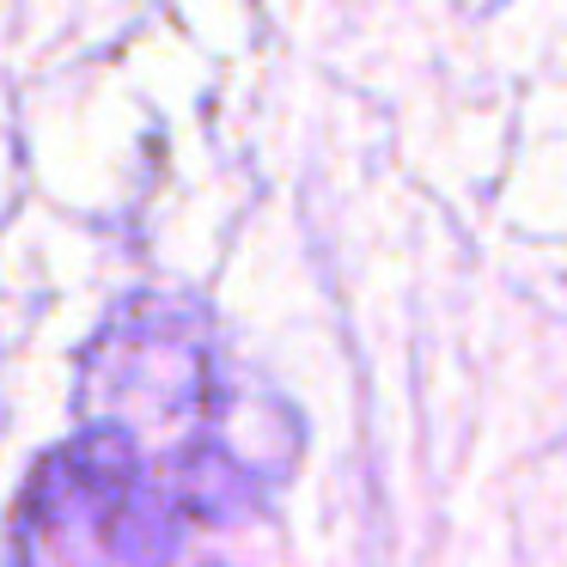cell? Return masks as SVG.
<instances>
[{"mask_svg":"<svg viewBox=\"0 0 567 567\" xmlns=\"http://www.w3.org/2000/svg\"><path fill=\"white\" fill-rule=\"evenodd\" d=\"M86 415L147 464L184 513L250 506L293 457L287 415L226 360L202 311L135 299L86 360Z\"/></svg>","mask_w":567,"mask_h":567,"instance_id":"1","label":"cell"},{"mask_svg":"<svg viewBox=\"0 0 567 567\" xmlns=\"http://www.w3.org/2000/svg\"><path fill=\"white\" fill-rule=\"evenodd\" d=\"M184 506L116 433L86 427L31 470L13 506V567H172Z\"/></svg>","mask_w":567,"mask_h":567,"instance_id":"2","label":"cell"}]
</instances>
